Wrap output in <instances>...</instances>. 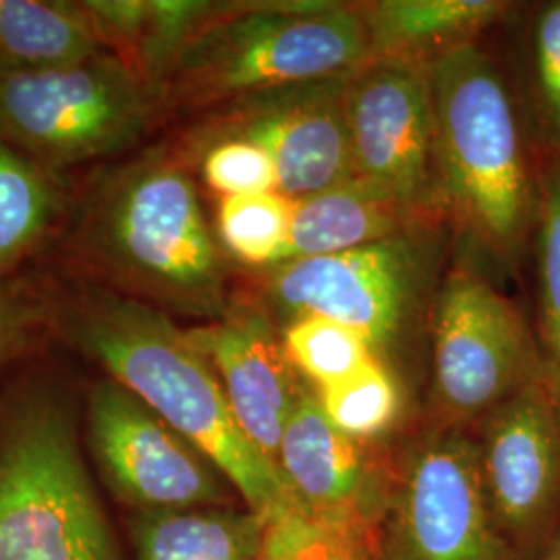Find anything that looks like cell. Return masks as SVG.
Listing matches in <instances>:
<instances>
[{
	"mask_svg": "<svg viewBox=\"0 0 560 560\" xmlns=\"http://www.w3.org/2000/svg\"><path fill=\"white\" fill-rule=\"evenodd\" d=\"M287 355L314 390L326 388L374 360L358 332L324 316H298L280 328Z\"/></svg>",
	"mask_w": 560,
	"mask_h": 560,
	"instance_id": "obj_24",
	"label": "cell"
},
{
	"mask_svg": "<svg viewBox=\"0 0 560 560\" xmlns=\"http://www.w3.org/2000/svg\"><path fill=\"white\" fill-rule=\"evenodd\" d=\"M370 560H520L494 523L469 428L432 423L386 459Z\"/></svg>",
	"mask_w": 560,
	"mask_h": 560,
	"instance_id": "obj_7",
	"label": "cell"
},
{
	"mask_svg": "<svg viewBox=\"0 0 560 560\" xmlns=\"http://www.w3.org/2000/svg\"><path fill=\"white\" fill-rule=\"evenodd\" d=\"M0 560H125L75 416L46 388L0 409Z\"/></svg>",
	"mask_w": 560,
	"mask_h": 560,
	"instance_id": "obj_4",
	"label": "cell"
},
{
	"mask_svg": "<svg viewBox=\"0 0 560 560\" xmlns=\"http://www.w3.org/2000/svg\"><path fill=\"white\" fill-rule=\"evenodd\" d=\"M55 212L57 194L40 164L0 140V268L40 240Z\"/></svg>",
	"mask_w": 560,
	"mask_h": 560,
	"instance_id": "obj_21",
	"label": "cell"
},
{
	"mask_svg": "<svg viewBox=\"0 0 560 560\" xmlns=\"http://www.w3.org/2000/svg\"><path fill=\"white\" fill-rule=\"evenodd\" d=\"M347 73L256 92L222 104L210 141L237 138L268 152L279 191L301 200L353 180L345 125Z\"/></svg>",
	"mask_w": 560,
	"mask_h": 560,
	"instance_id": "obj_13",
	"label": "cell"
},
{
	"mask_svg": "<svg viewBox=\"0 0 560 560\" xmlns=\"http://www.w3.org/2000/svg\"><path fill=\"white\" fill-rule=\"evenodd\" d=\"M101 42H110L129 57L138 48L148 21V0H88L81 2Z\"/></svg>",
	"mask_w": 560,
	"mask_h": 560,
	"instance_id": "obj_29",
	"label": "cell"
},
{
	"mask_svg": "<svg viewBox=\"0 0 560 560\" xmlns=\"http://www.w3.org/2000/svg\"><path fill=\"white\" fill-rule=\"evenodd\" d=\"M434 200L463 252L490 275L532 260L540 212V145L501 62L480 42L430 65Z\"/></svg>",
	"mask_w": 560,
	"mask_h": 560,
	"instance_id": "obj_1",
	"label": "cell"
},
{
	"mask_svg": "<svg viewBox=\"0 0 560 560\" xmlns=\"http://www.w3.org/2000/svg\"><path fill=\"white\" fill-rule=\"evenodd\" d=\"M201 175L222 198L279 191L277 166L268 152L237 138L210 141L201 159Z\"/></svg>",
	"mask_w": 560,
	"mask_h": 560,
	"instance_id": "obj_28",
	"label": "cell"
},
{
	"mask_svg": "<svg viewBox=\"0 0 560 560\" xmlns=\"http://www.w3.org/2000/svg\"><path fill=\"white\" fill-rule=\"evenodd\" d=\"M365 59L432 65L442 55L478 42L481 34L517 11L502 0H376L358 2Z\"/></svg>",
	"mask_w": 560,
	"mask_h": 560,
	"instance_id": "obj_16",
	"label": "cell"
},
{
	"mask_svg": "<svg viewBox=\"0 0 560 560\" xmlns=\"http://www.w3.org/2000/svg\"><path fill=\"white\" fill-rule=\"evenodd\" d=\"M355 4L337 0L231 2L180 52L162 101L222 106L301 81L328 80L365 60Z\"/></svg>",
	"mask_w": 560,
	"mask_h": 560,
	"instance_id": "obj_5",
	"label": "cell"
},
{
	"mask_svg": "<svg viewBox=\"0 0 560 560\" xmlns=\"http://www.w3.org/2000/svg\"><path fill=\"white\" fill-rule=\"evenodd\" d=\"M187 335L214 370L243 434L277 463L282 430L307 386L275 322L258 307H231Z\"/></svg>",
	"mask_w": 560,
	"mask_h": 560,
	"instance_id": "obj_14",
	"label": "cell"
},
{
	"mask_svg": "<svg viewBox=\"0 0 560 560\" xmlns=\"http://www.w3.org/2000/svg\"><path fill=\"white\" fill-rule=\"evenodd\" d=\"M536 282L534 335L541 378L560 416V152L540 148V212L532 245Z\"/></svg>",
	"mask_w": 560,
	"mask_h": 560,
	"instance_id": "obj_20",
	"label": "cell"
},
{
	"mask_svg": "<svg viewBox=\"0 0 560 560\" xmlns=\"http://www.w3.org/2000/svg\"><path fill=\"white\" fill-rule=\"evenodd\" d=\"M162 98L120 57L0 75V140L44 166H71L133 145Z\"/></svg>",
	"mask_w": 560,
	"mask_h": 560,
	"instance_id": "obj_9",
	"label": "cell"
},
{
	"mask_svg": "<svg viewBox=\"0 0 560 560\" xmlns=\"http://www.w3.org/2000/svg\"><path fill=\"white\" fill-rule=\"evenodd\" d=\"M101 46L81 2L0 0V75L75 65Z\"/></svg>",
	"mask_w": 560,
	"mask_h": 560,
	"instance_id": "obj_19",
	"label": "cell"
},
{
	"mask_svg": "<svg viewBox=\"0 0 560 560\" xmlns=\"http://www.w3.org/2000/svg\"><path fill=\"white\" fill-rule=\"evenodd\" d=\"M277 465L305 513L368 540L381 506L386 459L372 457L365 442L340 432L310 388L282 430Z\"/></svg>",
	"mask_w": 560,
	"mask_h": 560,
	"instance_id": "obj_15",
	"label": "cell"
},
{
	"mask_svg": "<svg viewBox=\"0 0 560 560\" xmlns=\"http://www.w3.org/2000/svg\"><path fill=\"white\" fill-rule=\"evenodd\" d=\"M534 560H560V529L557 532V536L552 538V541L544 548L540 557H536Z\"/></svg>",
	"mask_w": 560,
	"mask_h": 560,
	"instance_id": "obj_31",
	"label": "cell"
},
{
	"mask_svg": "<svg viewBox=\"0 0 560 560\" xmlns=\"http://www.w3.org/2000/svg\"><path fill=\"white\" fill-rule=\"evenodd\" d=\"M231 2L148 0V21L131 67L162 98V88L187 44L222 15Z\"/></svg>",
	"mask_w": 560,
	"mask_h": 560,
	"instance_id": "obj_25",
	"label": "cell"
},
{
	"mask_svg": "<svg viewBox=\"0 0 560 560\" xmlns=\"http://www.w3.org/2000/svg\"><path fill=\"white\" fill-rule=\"evenodd\" d=\"M32 324L34 307L0 287V372L20 353L30 337Z\"/></svg>",
	"mask_w": 560,
	"mask_h": 560,
	"instance_id": "obj_30",
	"label": "cell"
},
{
	"mask_svg": "<svg viewBox=\"0 0 560 560\" xmlns=\"http://www.w3.org/2000/svg\"><path fill=\"white\" fill-rule=\"evenodd\" d=\"M529 117L541 150L560 152V0L529 11Z\"/></svg>",
	"mask_w": 560,
	"mask_h": 560,
	"instance_id": "obj_26",
	"label": "cell"
},
{
	"mask_svg": "<svg viewBox=\"0 0 560 560\" xmlns=\"http://www.w3.org/2000/svg\"><path fill=\"white\" fill-rule=\"evenodd\" d=\"M85 432L102 481L127 513L243 504L200 448L108 376L88 390Z\"/></svg>",
	"mask_w": 560,
	"mask_h": 560,
	"instance_id": "obj_10",
	"label": "cell"
},
{
	"mask_svg": "<svg viewBox=\"0 0 560 560\" xmlns=\"http://www.w3.org/2000/svg\"><path fill=\"white\" fill-rule=\"evenodd\" d=\"M471 432L502 538L520 560L540 557L560 529V416L544 378L525 384Z\"/></svg>",
	"mask_w": 560,
	"mask_h": 560,
	"instance_id": "obj_12",
	"label": "cell"
},
{
	"mask_svg": "<svg viewBox=\"0 0 560 560\" xmlns=\"http://www.w3.org/2000/svg\"><path fill=\"white\" fill-rule=\"evenodd\" d=\"M314 393L326 418L355 441L381 439L402 413L399 374L376 358L351 376Z\"/></svg>",
	"mask_w": 560,
	"mask_h": 560,
	"instance_id": "obj_22",
	"label": "cell"
},
{
	"mask_svg": "<svg viewBox=\"0 0 560 560\" xmlns=\"http://www.w3.org/2000/svg\"><path fill=\"white\" fill-rule=\"evenodd\" d=\"M81 240L119 295L203 322L233 307L224 249L196 183L162 150L120 166L96 189Z\"/></svg>",
	"mask_w": 560,
	"mask_h": 560,
	"instance_id": "obj_3",
	"label": "cell"
},
{
	"mask_svg": "<svg viewBox=\"0 0 560 560\" xmlns=\"http://www.w3.org/2000/svg\"><path fill=\"white\" fill-rule=\"evenodd\" d=\"M60 324L108 378L200 448L249 511L270 517L298 504L279 465L243 434L214 370L173 316L117 291L83 289Z\"/></svg>",
	"mask_w": 560,
	"mask_h": 560,
	"instance_id": "obj_2",
	"label": "cell"
},
{
	"mask_svg": "<svg viewBox=\"0 0 560 560\" xmlns=\"http://www.w3.org/2000/svg\"><path fill=\"white\" fill-rule=\"evenodd\" d=\"M428 330L432 423L471 430L541 376L534 324L480 261L463 249L442 275Z\"/></svg>",
	"mask_w": 560,
	"mask_h": 560,
	"instance_id": "obj_8",
	"label": "cell"
},
{
	"mask_svg": "<svg viewBox=\"0 0 560 560\" xmlns=\"http://www.w3.org/2000/svg\"><path fill=\"white\" fill-rule=\"evenodd\" d=\"M430 222L444 221L436 214L388 198L360 180H349L320 194L293 200L284 261L360 249Z\"/></svg>",
	"mask_w": 560,
	"mask_h": 560,
	"instance_id": "obj_17",
	"label": "cell"
},
{
	"mask_svg": "<svg viewBox=\"0 0 560 560\" xmlns=\"http://www.w3.org/2000/svg\"><path fill=\"white\" fill-rule=\"evenodd\" d=\"M258 560H370L360 532L305 513L300 504L266 517Z\"/></svg>",
	"mask_w": 560,
	"mask_h": 560,
	"instance_id": "obj_27",
	"label": "cell"
},
{
	"mask_svg": "<svg viewBox=\"0 0 560 560\" xmlns=\"http://www.w3.org/2000/svg\"><path fill=\"white\" fill-rule=\"evenodd\" d=\"M264 525L243 504L127 513L138 560H258Z\"/></svg>",
	"mask_w": 560,
	"mask_h": 560,
	"instance_id": "obj_18",
	"label": "cell"
},
{
	"mask_svg": "<svg viewBox=\"0 0 560 560\" xmlns=\"http://www.w3.org/2000/svg\"><path fill=\"white\" fill-rule=\"evenodd\" d=\"M342 110L353 180L416 210L441 217L434 200V92L430 65L399 59L363 60L347 73Z\"/></svg>",
	"mask_w": 560,
	"mask_h": 560,
	"instance_id": "obj_11",
	"label": "cell"
},
{
	"mask_svg": "<svg viewBox=\"0 0 560 560\" xmlns=\"http://www.w3.org/2000/svg\"><path fill=\"white\" fill-rule=\"evenodd\" d=\"M293 200L280 191L222 198L219 240L224 254L254 268H275L287 258Z\"/></svg>",
	"mask_w": 560,
	"mask_h": 560,
	"instance_id": "obj_23",
	"label": "cell"
},
{
	"mask_svg": "<svg viewBox=\"0 0 560 560\" xmlns=\"http://www.w3.org/2000/svg\"><path fill=\"white\" fill-rule=\"evenodd\" d=\"M444 249V222L421 224L360 249L279 264L266 272L264 298L282 324L314 314L351 328L395 370L428 328Z\"/></svg>",
	"mask_w": 560,
	"mask_h": 560,
	"instance_id": "obj_6",
	"label": "cell"
}]
</instances>
